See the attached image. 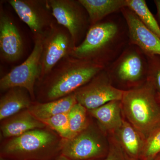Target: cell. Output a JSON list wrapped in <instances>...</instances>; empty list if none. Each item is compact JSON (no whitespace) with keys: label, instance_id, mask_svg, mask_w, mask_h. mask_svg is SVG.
Instances as JSON below:
<instances>
[{"label":"cell","instance_id":"27","mask_svg":"<svg viewBox=\"0 0 160 160\" xmlns=\"http://www.w3.org/2000/svg\"><path fill=\"white\" fill-rule=\"evenodd\" d=\"M54 160H71L69 159L68 158H66V157L64 156L63 155H61L59 156L57 158H56Z\"/></svg>","mask_w":160,"mask_h":160},{"label":"cell","instance_id":"12","mask_svg":"<svg viewBox=\"0 0 160 160\" xmlns=\"http://www.w3.org/2000/svg\"><path fill=\"white\" fill-rule=\"evenodd\" d=\"M138 49H129L123 52L112 70L120 81L126 82H138L148 72V61Z\"/></svg>","mask_w":160,"mask_h":160},{"label":"cell","instance_id":"24","mask_svg":"<svg viewBox=\"0 0 160 160\" xmlns=\"http://www.w3.org/2000/svg\"><path fill=\"white\" fill-rule=\"evenodd\" d=\"M148 83L155 92L158 100H160V56L147 57Z\"/></svg>","mask_w":160,"mask_h":160},{"label":"cell","instance_id":"22","mask_svg":"<svg viewBox=\"0 0 160 160\" xmlns=\"http://www.w3.org/2000/svg\"><path fill=\"white\" fill-rule=\"evenodd\" d=\"M145 160H152L160 153V124L146 138L142 152Z\"/></svg>","mask_w":160,"mask_h":160},{"label":"cell","instance_id":"15","mask_svg":"<svg viewBox=\"0 0 160 160\" xmlns=\"http://www.w3.org/2000/svg\"><path fill=\"white\" fill-rule=\"evenodd\" d=\"M29 92L22 87H13L7 90L0 100V120L6 119L31 106Z\"/></svg>","mask_w":160,"mask_h":160},{"label":"cell","instance_id":"4","mask_svg":"<svg viewBox=\"0 0 160 160\" xmlns=\"http://www.w3.org/2000/svg\"><path fill=\"white\" fill-rule=\"evenodd\" d=\"M118 32L117 25L112 22L95 24L90 26L83 42L73 47L70 56L104 66L103 55L115 39Z\"/></svg>","mask_w":160,"mask_h":160},{"label":"cell","instance_id":"13","mask_svg":"<svg viewBox=\"0 0 160 160\" xmlns=\"http://www.w3.org/2000/svg\"><path fill=\"white\" fill-rule=\"evenodd\" d=\"M22 37L17 27L1 6L0 52L1 57L9 62L19 59L23 53Z\"/></svg>","mask_w":160,"mask_h":160},{"label":"cell","instance_id":"17","mask_svg":"<svg viewBox=\"0 0 160 160\" xmlns=\"http://www.w3.org/2000/svg\"><path fill=\"white\" fill-rule=\"evenodd\" d=\"M89 18L90 26L99 22L108 15L127 7L126 0H78Z\"/></svg>","mask_w":160,"mask_h":160},{"label":"cell","instance_id":"26","mask_svg":"<svg viewBox=\"0 0 160 160\" xmlns=\"http://www.w3.org/2000/svg\"><path fill=\"white\" fill-rule=\"evenodd\" d=\"M154 2L157 10L158 22L160 27V0H155Z\"/></svg>","mask_w":160,"mask_h":160},{"label":"cell","instance_id":"6","mask_svg":"<svg viewBox=\"0 0 160 160\" xmlns=\"http://www.w3.org/2000/svg\"><path fill=\"white\" fill-rule=\"evenodd\" d=\"M42 45L41 73L38 81L48 74L63 58L70 55L74 47L69 31L57 22L43 38Z\"/></svg>","mask_w":160,"mask_h":160},{"label":"cell","instance_id":"3","mask_svg":"<svg viewBox=\"0 0 160 160\" xmlns=\"http://www.w3.org/2000/svg\"><path fill=\"white\" fill-rule=\"evenodd\" d=\"M60 145L58 139L47 129H39L11 138L3 146L1 153L19 160H46Z\"/></svg>","mask_w":160,"mask_h":160},{"label":"cell","instance_id":"21","mask_svg":"<svg viewBox=\"0 0 160 160\" xmlns=\"http://www.w3.org/2000/svg\"><path fill=\"white\" fill-rule=\"evenodd\" d=\"M87 110L85 107L77 103L68 112V120L71 138L79 134L88 127Z\"/></svg>","mask_w":160,"mask_h":160},{"label":"cell","instance_id":"28","mask_svg":"<svg viewBox=\"0 0 160 160\" xmlns=\"http://www.w3.org/2000/svg\"><path fill=\"white\" fill-rule=\"evenodd\" d=\"M152 160H160V153L156 157Z\"/></svg>","mask_w":160,"mask_h":160},{"label":"cell","instance_id":"14","mask_svg":"<svg viewBox=\"0 0 160 160\" xmlns=\"http://www.w3.org/2000/svg\"><path fill=\"white\" fill-rule=\"evenodd\" d=\"M6 119L1 127L2 134L5 138L16 137L30 130L43 129L46 126L28 109Z\"/></svg>","mask_w":160,"mask_h":160},{"label":"cell","instance_id":"11","mask_svg":"<svg viewBox=\"0 0 160 160\" xmlns=\"http://www.w3.org/2000/svg\"><path fill=\"white\" fill-rule=\"evenodd\" d=\"M128 26L132 44L150 57L160 56V38L147 28L133 12L127 7L122 9Z\"/></svg>","mask_w":160,"mask_h":160},{"label":"cell","instance_id":"19","mask_svg":"<svg viewBox=\"0 0 160 160\" xmlns=\"http://www.w3.org/2000/svg\"><path fill=\"white\" fill-rule=\"evenodd\" d=\"M116 131L120 144L128 154L135 157L142 152L144 144L142 135L130 123L124 120L122 125Z\"/></svg>","mask_w":160,"mask_h":160},{"label":"cell","instance_id":"9","mask_svg":"<svg viewBox=\"0 0 160 160\" xmlns=\"http://www.w3.org/2000/svg\"><path fill=\"white\" fill-rule=\"evenodd\" d=\"M103 70L74 92L77 102L87 110L96 109L112 101H121L122 98L124 90L112 86Z\"/></svg>","mask_w":160,"mask_h":160},{"label":"cell","instance_id":"23","mask_svg":"<svg viewBox=\"0 0 160 160\" xmlns=\"http://www.w3.org/2000/svg\"><path fill=\"white\" fill-rule=\"evenodd\" d=\"M68 113H62L49 118L40 120L46 126L56 132L63 140L71 138Z\"/></svg>","mask_w":160,"mask_h":160},{"label":"cell","instance_id":"18","mask_svg":"<svg viewBox=\"0 0 160 160\" xmlns=\"http://www.w3.org/2000/svg\"><path fill=\"white\" fill-rule=\"evenodd\" d=\"M77 103L75 95L73 93L48 102L31 105L28 110L35 117L42 120L62 113H68Z\"/></svg>","mask_w":160,"mask_h":160},{"label":"cell","instance_id":"10","mask_svg":"<svg viewBox=\"0 0 160 160\" xmlns=\"http://www.w3.org/2000/svg\"><path fill=\"white\" fill-rule=\"evenodd\" d=\"M63 141L62 154L71 160H87L98 157L106 151L107 146L102 135L89 126L74 137Z\"/></svg>","mask_w":160,"mask_h":160},{"label":"cell","instance_id":"5","mask_svg":"<svg viewBox=\"0 0 160 160\" xmlns=\"http://www.w3.org/2000/svg\"><path fill=\"white\" fill-rule=\"evenodd\" d=\"M42 47V38H34V47L26 61L1 78V91L13 87H22L29 92L32 99L34 98L35 85L41 76Z\"/></svg>","mask_w":160,"mask_h":160},{"label":"cell","instance_id":"25","mask_svg":"<svg viewBox=\"0 0 160 160\" xmlns=\"http://www.w3.org/2000/svg\"><path fill=\"white\" fill-rule=\"evenodd\" d=\"M117 152V151H116L114 149H112V148L107 157L103 160H119Z\"/></svg>","mask_w":160,"mask_h":160},{"label":"cell","instance_id":"1","mask_svg":"<svg viewBox=\"0 0 160 160\" xmlns=\"http://www.w3.org/2000/svg\"><path fill=\"white\" fill-rule=\"evenodd\" d=\"M104 69L102 65L68 56L39 80L43 82V94L50 101L65 97L86 85Z\"/></svg>","mask_w":160,"mask_h":160},{"label":"cell","instance_id":"20","mask_svg":"<svg viewBox=\"0 0 160 160\" xmlns=\"http://www.w3.org/2000/svg\"><path fill=\"white\" fill-rule=\"evenodd\" d=\"M127 8L133 12L142 23L160 38V27L157 20L144 0H126Z\"/></svg>","mask_w":160,"mask_h":160},{"label":"cell","instance_id":"29","mask_svg":"<svg viewBox=\"0 0 160 160\" xmlns=\"http://www.w3.org/2000/svg\"><path fill=\"white\" fill-rule=\"evenodd\" d=\"M0 160H12L11 159H6V158H4L3 157H1V159Z\"/></svg>","mask_w":160,"mask_h":160},{"label":"cell","instance_id":"16","mask_svg":"<svg viewBox=\"0 0 160 160\" xmlns=\"http://www.w3.org/2000/svg\"><path fill=\"white\" fill-rule=\"evenodd\" d=\"M121 101H113L96 109L88 110L97 120L100 126L106 131H117L122 125Z\"/></svg>","mask_w":160,"mask_h":160},{"label":"cell","instance_id":"8","mask_svg":"<svg viewBox=\"0 0 160 160\" xmlns=\"http://www.w3.org/2000/svg\"><path fill=\"white\" fill-rule=\"evenodd\" d=\"M7 2L20 19L29 27L34 38H43L56 22L47 1L9 0Z\"/></svg>","mask_w":160,"mask_h":160},{"label":"cell","instance_id":"7","mask_svg":"<svg viewBox=\"0 0 160 160\" xmlns=\"http://www.w3.org/2000/svg\"><path fill=\"white\" fill-rule=\"evenodd\" d=\"M48 6L52 14L58 24L65 27L71 35L74 47L80 42L86 32L89 18L78 1L48 0Z\"/></svg>","mask_w":160,"mask_h":160},{"label":"cell","instance_id":"2","mask_svg":"<svg viewBox=\"0 0 160 160\" xmlns=\"http://www.w3.org/2000/svg\"><path fill=\"white\" fill-rule=\"evenodd\" d=\"M122 109L129 122L147 137L160 124V105L152 87L145 86L124 90Z\"/></svg>","mask_w":160,"mask_h":160}]
</instances>
